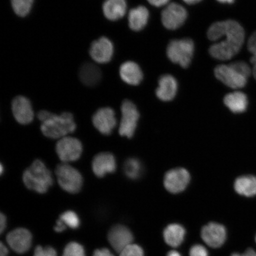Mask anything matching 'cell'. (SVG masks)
Masks as SVG:
<instances>
[{"mask_svg": "<svg viewBox=\"0 0 256 256\" xmlns=\"http://www.w3.org/2000/svg\"><path fill=\"white\" fill-rule=\"evenodd\" d=\"M79 76L81 81L88 86H94L100 81V68L92 63H86L80 68Z\"/></svg>", "mask_w": 256, "mask_h": 256, "instance_id": "d4e9b609", "label": "cell"}, {"mask_svg": "<svg viewBox=\"0 0 256 256\" xmlns=\"http://www.w3.org/2000/svg\"><path fill=\"white\" fill-rule=\"evenodd\" d=\"M66 229V226L62 220L59 219L57 220L56 226L54 227V230L58 232H62Z\"/></svg>", "mask_w": 256, "mask_h": 256, "instance_id": "8d00e7d4", "label": "cell"}, {"mask_svg": "<svg viewBox=\"0 0 256 256\" xmlns=\"http://www.w3.org/2000/svg\"><path fill=\"white\" fill-rule=\"evenodd\" d=\"M24 183L28 190L38 194L46 193L53 184V178L50 170L40 160L32 162L24 172Z\"/></svg>", "mask_w": 256, "mask_h": 256, "instance_id": "3957f363", "label": "cell"}, {"mask_svg": "<svg viewBox=\"0 0 256 256\" xmlns=\"http://www.w3.org/2000/svg\"><path fill=\"white\" fill-rule=\"evenodd\" d=\"M8 248L1 242V244H0V256H8Z\"/></svg>", "mask_w": 256, "mask_h": 256, "instance_id": "ab89813d", "label": "cell"}, {"mask_svg": "<svg viewBox=\"0 0 256 256\" xmlns=\"http://www.w3.org/2000/svg\"><path fill=\"white\" fill-rule=\"evenodd\" d=\"M56 174L58 182L64 190L76 194L81 190L83 184L82 176L72 166L63 163L56 166Z\"/></svg>", "mask_w": 256, "mask_h": 256, "instance_id": "5b68a950", "label": "cell"}, {"mask_svg": "<svg viewBox=\"0 0 256 256\" xmlns=\"http://www.w3.org/2000/svg\"><path fill=\"white\" fill-rule=\"evenodd\" d=\"M230 64L246 78H248L250 76L252 70L247 63L243 62H238Z\"/></svg>", "mask_w": 256, "mask_h": 256, "instance_id": "1f68e13d", "label": "cell"}, {"mask_svg": "<svg viewBox=\"0 0 256 256\" xmlns=\"http://www.w3.org/2000/svg\"><path fill=\"white\" fill-rule=\"evenodd\" d=\"M0 168H1V174H2L3 172V167L2 164L0 166Z\"/></svg>", "mask_w": 256, "mask_h": 256, "instance_id": "ee69618b", "label": "cell"}, {"mask_svg": "<svg viewBox=\"0 0 256 256\" xmlns=\"http://www.w3.org/2000/svg\"><path fill=\"white\" fill-rule=\"evenodd\" d=\"M167 256H182V255L178 251L172 250L168 252Z\"/></svg>", "mask_w": 256, "mask_h": 256, "instance_id": "60d3db41", "label": "cell"}, {"mask_svg": "<svg viewBox=\"0 0 256 256\" xmlns=\"http://www.w3.org/2000/svg\"><path fill=\"white\" fill-rule=\"evenodd\" d=\"M120 256H144V254L140 246L131 244L120 252Z\"/></svg>", "mask_w": 256, "mask_h": 256, "instance_id": "4dcf8cb0", "label": "cell"}, {"mask_svg": "<svg viewBox=\"0 0 256 256\" xmlns=\"http://www.w3.org/2000/svg\"><path fill=\"white\" fill-rule=\"evenodd\" d=\"M234 190L242 196H256V177L252 175L240 176L234 182Z\"/></svg>", "mask_w": 256, "mask_h": 256, "instance_id": "cb8c5ba5", "label": "cell"}, {"mask_svg": "<svg viewBox=\"0 0 256 256\" xmlns=\"http://www.w3.org/2000/svg\"><path fill=\"white\" fill-rule=\"evenodd\" d=\"M92 169L97 177L104 178L106 174H112L116 170V158L110 152L99 153L92 160Z\"/></svg>", "mask_w": 256, "mask_h": 256, "instance_id": "2e32d148", "label": "cell"}, {"mask_svg": "<svg viewBox=\"0 0 256 256\" xmlns=\"http://www.w3.org/2000/svg\"><path fill=\"white\" fill-rule=\"evenodd\" d=\"M122 118L120 126L121 136L132 138L136 129L140 114L132 102L126 100L121 106Z\"/></svg>", "mask_w": 256, "mask_h": 256, "instance_id": "8992f818", "label": "cell"}, {"mask_svg": "<svg viewBox=\"0 0 256 256\" xmlns=\"http://www.w3.org/2000/svg\"><path fill=\"white\" fill-rule=\"evenodd\" d=\"M190 256H209L207 249L200 244H195L191 248Z\"/></svg>", "mask_w": 256, "mask_h": 256, "instance_id": "836d02e7", "label": "cell"}, {"mask_svg": "<svg viewBox=\"0 0 256 256\" xmlns=\"http://www.w3.org/2000/svg\"><path fill=\"white\" fill-rule=\"evenodd\" d=\"M124 174L131 180H136L142 176L143 166L142 162L135 158L128 159L124 166Z\"/></svg>", "mask_w": 256, "mask_h": 256, "instance_id": "484cf974", "label": "cell"}, {"mask_svg": "<svg viewBox=\"0 0 256 256\" xmlns=\"http://www.w3.org/2000/svg\"><path fill=\"white\" fill-rule=\"evenodd\" d=\"M60 219L70 228L76 229L80 226V220L78 214L72 210L66 211L62 214Z\"/></svg>", "mask_w": 256, "mask_h": 256, "instance_id": "83f0119b", "label": "cell"}, {"mask_svg": "<svg viewBox=\"0 0 256 256\" xmlns=\"http://www.w3.org/2000/svg\"><path fill=\"white\" fill-rule=\"evenodd\" d=\"M62 256H86L84 248L78 242H70L64 249Z\"/></svg>", "mask_w": 256, "mask_h": 256, "instance_id": "f1b7e54d", "label": "cell"}, {"mask_svg": "<svg viewBox=\"0 0 256 256\" xmlns=\"http://www.w3.org/2000/svg\"><path fill=\"white\" fill-rule=\"evenodd\" d=\"M6 217L2 213H1L0 216V232L2 234L6 228Z\"/></svg>", "mask_w": 256, "mask_h": 256, "instance_id": "f35d334b", "label": "cell"}, {"mask_svg": "<svg viewBox=\"0 0 256 256\" xmlns=\"http://www.w3.org/2000/svg\"><path fill=\"white\" fill-rule=\"evenodd\" d=\"M190 180V172L184 168L170 170L166 174L164 185L166 190L172 194H178L187 188Z\"/></svg>", "mask_w": 256, "mask_h": 256, "instance_id": "ba28073f", "label": "cell"}, {"mask_svg": "<svg viewBox=\"0 0 256 256\" xmlns=\"http://www.w3.org/2000/svg\"><path fill=\"white\" fill-rule=\"evenodd\" d=\"M231 256H256V252L254 250L249 248L243 254H233Z\"/></svg>", "mask_w": 256, "mask_h": 256, "instance_id": "74e56055", "label": "cell"}, {"mask_svg": "<svg viewBox=\"0 0 256 256\" xmlns=\"http://www.w3.org/2000/svg\"><path fill=\"white\" fill-rule=\"evenodd\" d=\"M194 50L193 40L188 38L172 40L167 48V55L172 62L183 68H188L192 62Z\"/></svg>", "mask_w": 256, "mask_h": 256, "instance_id": "277c9868", "label": "cell"}, {"mask_svg": "<svg viewBox=\"0 0 256 256\" xmlns=\"http://www.w3.org/2000/svg\"><path fill=\"white\" fill-rule=\"evenodd\" d=\"M108 240L112 247L117 252H120L128 246L132 244L134 238L132 232L126 226L117 225L110 230Z\"/></svg>", "mask_w": 256, "mask_h": 256, "instance_id": "9a60e30c", "label": "cell"}, {"mask_svg": "<svg viewBox=\"0 0 256 256\" xmlns=\"http://www.w3.org/2000/svg\"><path fill=\"white\" fill-rule=\"evenodd\" d=\"M188 12L183 6L171 3L162 14V24L169 30H176L182 26L186 20Z\"/></svg>", "mask_w": 256, "mask_h": 256, "instance_id": "9c48e42d", "label": "cell"}, {"mask_svg": "<svg viewBox=\"0 0 256 256\" xmlns=\"http://www.w3.org/2000/svg\"><path fill=\"white\" fill-rule=\"evenodd\" d=\"M178 84L177 80L171 75L162 76L159 79L158 88L156 90V95L162 101H171L177 94Z\"/></svg>", "mask_w": 256, "mask_h": 256, "instance_id": "ac0fdd59", "label": "cell"}, {"mask_svg": "<svg viewBox=\"0 0 256 256\" xmlns=\"http://www.w3.org/2000/svg\"><path fill=\"white\" fill-rule=\"evenodd\" d=\"M114 46L107 38L102 37L92 44L90 54L94 62L105 64L110 62L114 55Z\"/></svg>", "mask_w": 256, "mask_h": 256, "instance_id": "e0dca14e", "label": "cell"}, {"mask_svg": "<svg viewBox=\"0 0 256 256\" xmlns=\"http://www.w3.org/2000/svg\"><path fill=\"white\" fill-rule=\"evenodd\" d=\"M126 0H106L103 5L105 17L115 21L122 18L126 12Z\"/></svg>", "mask_w": 256, "mask_h": 256, "instance_id": "ffe728a7", "label": "cell"}, {"mask_svg": "<svg viewBox=\"0 0 256 256\" xmlns=\"http://www.w3.org/2000/svg\"><path fill=\"white\" fill-rule=\"evenodd\" d=\"M92 124L99 132L110 136L116 126L114 112L110 108H99L92 118Z\"/></svg>", "mask_w": 256, "mask_h": 256, "instance_id": "8fae6325", "label": "cell"}, {"mask_svg": "<svg viewBox=\"0 0 256 256\" xmlns=\"http://www.w3.org/2000/svg\"><path fill=\"white\" fill-rule=\"evenodd\" d=\"M217 1L222 3H228V4H232L234 2V0H217Z\"/></svg>", "mask_w": 256, "mask_h": 256, "instance_id": "7bdbcfd3", "label": "cell"}, {"mask_svg": "<svg viewBox=\"0 0 256 256\" xmlns=\"http://www.w3.org/2000/svg\"><path fill=\"white\" fill-rule=\"evenodd\" d=\"M56 152L64 163L76 162L82 156V143L73 137H64L57 142Z\"/></svg>", "mask_w": 256, "mask_h": 256, "instance_id": "52a82bcc", "label": "cell"}, {"mask_svg": "<svg viewBox=\"0 0 256 256\" xmlns=\"http://www.w3.org/2000/svg\"><path fill=\"white\" fill-rule=\"evenodd\" d=\"M6 239L10 247L18 254H24L31 248L32 236L27 229L20 228L12 230L8 234Z\"/></svg>", "mask_w": 256, "mask_h": 256, "instance_id": "4fadbf2b", "label": "cell"}, {"mask_svg": "<svg viewBox=\"0 0 256 256\" xmlns=\"http://www.w3.org/2000/svg\"><path fill=\"white\" fill-rule=\"evenodd\" d=\"M120 74L123 81L130 85H138L143 79L142 69L133 62L124 63L120 67Z\"/></svg>", "mask_w": 256, "mask_h": 256, "instance_id": "d6986e66", "label": "cell"}, {"mask_svg": "<svg viewBox=\"0 0 256 256\" xmlns=\"http://www.w3.org/2000/svg\"><path fill=\"white\" fill-rule=\"evenodd\" d=\"M248 49L252 54L250 62L254 65L252 74L256 80V32L252 34L248 42Z\"/></svg>", "mask_w": 256, "mask_h": 256, "instance_id": "f546056e", "label": "cell"}, {"mask_svg": "<svg viewBox=\"0 0 256 256\" xmlns=\"http://www.w3.org/2000/svg\"><path fill=\"white\" fill-rule=\"evenodd\" d=\"M224 104L233 113L242 114L247 110L248 99L247 96L241 92H231L226 96Z\"/></svg>", "mask_w": 256, "mask_h": 256, "instance_id": "7402d4cb", "label": "cell"}, {"mask_svg": "<svg viewBox=\"0 0 256 256\" xmlns=\"http://www.w3.org/2000/svg\"><path fill=\"white\" fill-rule=\"evenodd\" d=\"M12 114L18 122L28 124L34 120V113L30 100L24 96H18L12 102Z\"/></svg>", "mask_w": 256, "mask_h": 256, "instance_id": "5bb4252c", "label": "cell"}, {"mask_svg": "<svg viewBox=\"0 0 256 256\" xmlns=\"http://www.w3.org/2000/svg\"><path fill=\"white\" fill-rule=\"evenodd\" d=\"M15 14L20 17H25L30 14L34 0H11Z\"/></svg>", "mask_w": 256, "mask_h": 256, "instance_id": "4316f807", "label": "cell"}, {"mask_svg": "<svg viewBox=\"0 0 256 256\" xmlns=\"http://www.w3.org/2000/svg\"><path fill=\"white\" fill-rule=\"evenodd\" d=\"M149 16L148 9L144 6L131 10L128 16L130 28L136 32L142 30L148 23Z\"/></svg>", "mask_w": 256, "mask_h": 256, "instance_id": "44dd1931", "label": "cell"}, {"mask_svg": "<svg viewBox=\"0 0 256 256\" xmlns=\"http://www.w3.org/2000/svg\"><path fill=\"white\" fill-rule=\"evenodd\" d=\"M38 117L42 122V132L49 138L62 139L76 130L73 115L68 112L58 115L46 110H41Z\"/></svg>", "mask_w": 256, "mask_h": 256, "instance_id": "7a4b0ae2", "label": "cell"}, {"mask_svg": "<svg viewBox=\"0 0 256 256\" xmlns=\"http://www.w3.org/2000/svg\"><path fill=\"white\" fill-rule=\"evenodd\" d=\"M183 1L188 4H195L201 2L202 0H183Z\"/></svg>", "mask_w": 256, "mask_h": 256, "instance_id": "b9f144b4", "label": "cell"}, {"mask_svg": "<svg viewBox=\"0 0 256 256\" xmlns=\"http://www.w3.org/2000/svg\"><path fill=\"white\" fill-rule=\"evenodd\" d=\"M214 72L217 79L229 88H241L247 84L248 78L234 68L231 64L218 66Z\"/></svg>", "mask_w": 256, "mask_h": 256, "instance_id": "30bf717a", "label": "cell"}, {"mask_svg": "<svg viewBox=\"0 0 256 256\" xmlns=\"http://www.w3.org/2000/svg\"></svg>", "mask_w": 256, "mask_h": 256, "instance_id": "f6af8a7d", "label": "cell"}, {"mask_svg": "<svg viewBox=\"0 0 256 256\" xmlns=\"http://www.w3.org/2000/svg\"><path fill=\"white\" fill-rule=\"evenodd\" d=\"M186 231L180 224H170L164 230L163 236L165 242L172 248H178L184 242Z\"/></svg>", "mask_w": 256, "mask_h": 256, "instance_id": "603a6c76", "label": "cell"}, {"mask_svg": "<svg viewBox=\"0 0 256 256\" xmlns=\"http://www.w3.org/2000/svg\"><path fill=\"white\" fill-rule=\"evenodd\" d=\"M201 236L204 242L210 247L219 248L226 241V230L222 224L210 222L202 229Z\"/></svg>", "mask_w": 256, "mask_h": 256, "instance_id": "7c38bea8", "label": "cell"}, {"mask_svg": "<svg viewBox=\"0 0 256 256\" xmlns=\"http://www.w3.org/2000/svg\"><path fill=\"white\" fill-rule=\"evenodd\" d=\"M34 256H57L56 252L52 248H42L38 246L35 249Z\"/></svg>", "mask_w": 256, "mask_h": 256, "instance_id": "d6a6232c", "label": "cell"}, {"mask_svg": "<svg viewBox=\"0 0 256 256\" xmlns=\"http://www.w3.org/2000/svg\"><path fill=\"white\" fill-rule=\"evenodd\" d=\"M150 4L156 7H162V6L167 4L170 0H147Z\"/></svg>", "mask_w": 256, "mask_h": 256, "instance_id": "d590c367", "label": "cell"}, {"mask_svg": "<svg viewBox=\"0 0 256 256\" xmlns=\"http://www.w3.org/2000/svg\"><path fill=\"white\" fill-rule=\"evenodd\" d=\"M92 256H114L107 248L96 250Z\"/></svg>", "mask_w": 256, "mask_h": 256, "instance_id": "e575fe53", "label": "cell"}, {"mask_svg": "<svg viewBox=\"0 0 256 256\" xmlns=\"http://www.w3.org/2000/svg\"><path fill=\"white\" fill-rule=\"evenodd\" d=\"M208 39L216 41L210 48V55L214 58L226 60L232 59L239 52L244 44L245 32L238 22L228 20L218 22L210 26L207 32Z\"/></svg>", "mask_w": 256, "mask_h": 256, "instance_id": "6da1fadb", "label": "cell"}]
</instances>
